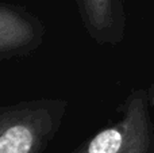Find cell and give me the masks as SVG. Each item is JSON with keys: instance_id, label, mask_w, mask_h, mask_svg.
I'll return each mask as SVG.
<instances>
[{"instance_id": "6da1fadb", "label": "cell", "mask_w": 154, "mask_h": 153, "mask_svg": "<svg viewBox=\"0 0 154 153\" xmlns=\"http://www.w3.org/2000/svg\"><path fill=\"white\" fill-rule=\"evenodd\" d=\"M62 100H34L4 107L0 114V153H41L65 114Z\"/></svg>"}, {"instance_id": "7a4b0ae2", "label": "cell", "mask_w": 154, "mask_h": 153, "mask_svg": "<svg viewBox=\"0 0 154 153\" xmlns=\"http://www.w3.org/2000/svg\"><path fill=\"white\" fill-rule=\"evenodd\" d=\"M73 153H154V127L145 91L128 98L123 118L101 130Z\"/></svg>"}, {"instance_id": "3957f363", "label": "cell", "mask_w": 154, "mask_h": 153, "mask_svg": "<svg viewBox=\"0 0 154 153\" xmlns=\"http://www.w3.org/2000/svg\"><path fill=\"white\" fill-rule=\"evenodd\" d=\"M42 24L30 14L15 7L2 4L0 7V53L2 57L24 54L39 45L42 39Z\"/></svg>"}, {"instance_id": "277c9868", "label": "cell", "mask_w": 154, "mask_h": 153, "mask_svg": "<svg viewBox=\"0 0 154 153\" xmlns=\"http://www.w3.org/2000/svg\"><path fill=\"white\" fill-rule=\"evenodd\" d=\"M87 31L96 42L116 45L125 33V12L120 0H76Z\"/></svg>"}]
</instances>
